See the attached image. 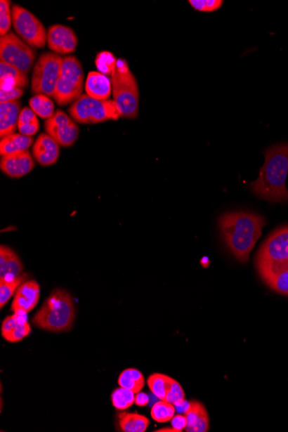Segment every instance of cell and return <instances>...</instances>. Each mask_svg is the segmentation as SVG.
I'll use <instances>...</instances> for the list:
<instances>
[{"label": "cell", "mask_w": 288, "mask_h": 432, "mask_svg": "<svg viewBox=\"0 0 288 432\" xmlns=\"http://www.w3.org/2000/svg\"><path fill=\"white\" fill-rule=\"evenodd\" d=\"M117 384L121 388L131 390L136 394L141 392L145 386V379L141 371L131 367V369H124L120 374Z\"/></svg>", "instance_id": "cell-24"}, {"label": "cell", "mask_w": 288, "mask_h": 432, "mask_svg": "<svg viewBox=\"0 0 288 432\" xmlns=\"http://www.w3.org/2000/svg\"><path fill=\"white\" fill-rule=\"evenodd\" d=\"M75 122L84 124L103 123L117 120L122 114L113 100H100L82 94L68 109Z\"/></svg>", "instance_id": "cell-5"}, {"label": "cell", "mask_w": 288, "mask_h": 432, "mask_svg": "<svg viewBox=\"0 0 288 432\" xmlns=\"http://www.w3.org/2000/svg\"><path fill=\"white\" fill-rule=\"evenodd\" d=\"M46 133L62 147H70L77 141L79 134L78 125L67 113L58 110L51 119L44 122Z\"/></svg>", "instance_id": "cell-11"}, {"label": "cell", "mask_w": 288, "mask_h": 432, "mask_svg": "<svg viewBox=\"0 0 288 432\" xmlns=\"http://www.w3.org/2000/svg\"><path fill=\"white\" fill-rule=\"evenodd\" d=\"M174 379L169 375L155 373L148 378L147 384L150 391L161 400H165L166 394L171 388Z\"/></svg>", "instance_id": "cell-25"}, {"label": "cell", "mask_w": 288, "mask_h": 432, "mask_svg": "<svg viewBox=\"0 0 288 432\" xmlns=\"http://www.w3.org/2000/svg\"><path fill=\"white\" fill-rule=\"evenodd\" d=\"M13 25L18 37L32 48H43L47 43L48 32L35 15L27 9L14 5L11 9Z\"/></svg>", "instance_id": "cell-8"}, {"label": "cell", "mask_w": 288, "mask_h": 432, "mask_svg": "<svg viewBox=\"0 0 288 432\" xmlns=\"http://www.w3.org/2000/svg\"><path fill=\"white\" fill-rule=\"evenodd\" d=\"M27 314L20 310L4 320L1 327L4 339L9 343H18L32 333V328L27 321Z\"/></svg>", "instance_id": "cell-14"}, {"label": "cell", "mask_w": 288, "mask_h": 432, "mask_svg": "<svg viewBox=\"0 0 288 432\" xmlns=\"http://www.w3.org/2000/svg\"><path fill=\"white\" fill-rule=\"evenodd\" d=\"M223 240L238 261H248L249 254L261 236L266 221L257 214L231 211L218 219Z\"/></svg>", "instance_id": "cell-1"}, {"label": "cell", "mask_w": 288, "mask_h": 432, "mask_svg": "<svg viewBox=\"0 0 288 432\" xmlns=\"http://www.w3.org/2000/svg\"><path fill=\"white\" fill-rule=\"evenodd\" d=\"M40 299L39 284L34 280H25L15 294L11 310L13 313H29L36 308Z\"/></svg>", "instance_id": "cell-15"}, {"label": "cell", "mask_w": 288, "mask_h": 432, "mask_svg": "<svg viewBox=\"0 0 288 432\" xmlns=\"http://www.w3.org/2000/svg\"><path fill=\"white\" fill-rule=\"evenodd\" d=\"M189 3L197 11L212 13L221 8L223 2L222 0H190Z\"/></svg>", "instance_id": "cell-35"}, {"label": "cell", "mask_w": 288, "mask_h": 432, "mask_svg": "<svg viewBox=\"0 0 288 432\" xmlns=\"http://www.w3.org/2000/svg\"><path fill=\"white\" fill-rule=\"evenodd\" d=\"M13 25V16H11V1L1 0L0 1V35H7Z\"/></svg>", "instance_id": "cell-33"}, {"label": "cell", "mask_w": 288, "mask_h": 432, "mask_svg": "<svg viewBox=\"0 0 288 432\" xmlns=\"http://www.w3.org/2000/svg\"><path fill=\"white\" fill-rule=\"evenodd\" d=\"M37 116L32 108L25 107L22 110L18 125L20 134L32 138L39 132L40 124Z\"/></svg>", "instance_id": "cell-26"}, {"label": "cell", "mask_w": 288, "mask_h": 432, "mask_svg": "<svg viewBox=\"0 0 288 432\" xmlns=\"http://www.w3.org/2000/svg\"><path fill=\"white\" fill-rule=\"evenodd\" d=\"M288 143L276 144L265 151L258 179L249 184L254 195L271 203L288 202Z\"/></svg>", "instance_id": "cell-2"}, {"label": "cell", "mask_w": 288, "mask_h": 432, "mask_svg": "<svg viewBox=\"0 0 288 432\" xmlns=\"http://www.w3.org/2000/svg\"><path fill=\"white\" fill-rule=\"evenodd\" d=\"M34 140L30 136H26L22 134H13L1 138L0 142V155H11L22 151L28 150L29 148L32 145Z\"/></svg>", "instance_id": "cell-22"}, {"label": "cell", "mask_w": 288, "mask_h": 432, "mask_svg": "<svg viewBox=\"0 0 288 432\" xmlns=\"http://www.w3.org/2000/svg\"><path fill=\"white\" fill-rule=\"evenodd\" d=\"M150 415L155 421L158 423L171 421L174 416L176 415V405L166 402L165 400L158 401L151 408Z\"/></svg>", "instance_id": "cell-29"}, {"label": "cell", "mask_w": 288, "mask_h": 432, "mask_svg": "<svg viewBox=\"0 0 288 432\" xmlns=\"http://www.w3.org/2000/svg\"><path fill=\"white\" fill-rule=\"evenodd\" d=\"M0 93H1V96H0L1 103L18 100L24 96V90L20 87H15V89L8 91L0 90Z\"/></svg>", "instance_id": "cell-36"}, {"label": "cell", "mask_w": 288, "mask_h": 432, "mask_svg": "<svg viewBox=\"0 0 288 432\" xmlns=\"http://www.w3.org/2000/svg\"><path fill=\"white\" fill-rule=\"evenodd\" d=\"M117 59L112 53L102 51L98 53L96 59V65L100 73L105 77H111L117 65Z\"/></svg>", "instance_id": "cell-32"}, {"label": "cell", "mask_w": 288, "mask_h": 432, "mask_svg": "<svg viewBox=\"0 0 288 432\" xmlns=\"http://www.w3.org/2000/svg\"><path fill=\"white\" fill-rule=\"evenodd\" d=\"M75 305L70 293L55 289L36 313L32 324L36 327L51 332H67L75 318Z\"/></svg>", "instance_id": "cell-3"}, {"label": "cell", "mask_w": 288, "mask_h": 432, "mask_svg": "<svg viewBox=\"0 0 288 432\" xmlns=\"http://www.w3.org/2000/svg\"><path fill=\"white\" fill-rule=\"evenodd\" d=\"M172 427L178 431L181 432L185 430L188 426V420L185 415H174L171 419Z\"/></svg>", "instance_id": "cell-37"}, {"label": "cell", "mask_w": 288, "mask_h": 432, "mask_svg": "<svg viewBox=\"0 0 288 432\" xmlns=\"http://www.w3.org/2000/svg\"><path fill=\"white\" fill-rule=\"evenodd\" d=\"M288 263V226L275 230L263 242L256 256V267Z\"/></svg>", "instance_id": "cell-10"}, {"label": "cell", "mask_w": 288, "mask_h": 432, "mask_svg": "<svg viewBox=\"0 0 288 432\" xmlns=\"http://www.w3.org/2000/svg\"><path fill=\"white\" fill-rule=\"evenodd\" d=\"M136 394L124 388H116L112 393V402L117 410L125 411L135 404Z\"/></svg>", "instance_id": "cell-30"}, {"label": "cell", "mask_w": 288, "mask_h": 432, "mask_svg": "<svg viewBox=\"0 0 288 432\" xmlns=\"http://www.w3.org/2000/svg\"><path fill=\"white\" fill-rule=\"evenodd\" d=\"M150 424L147 417L138 412H123L119 414V426L124 432H145Z\"/></svg>", "instance_id": "cell-23"}, {"label": "cell", "mask_w": 288, "mask_h": 432, "mask_svg": "<svg viewBox=\"0 0 288 432\" xmlns=\"http://www.w3.org/2000/svg\"><path fill=\"white\" fill-rule=\"evenodd\" d=\"M158 431V432H164V431H169V432H179L176 429H174V428H164V429H160L158 431Z\"/></svg>", "instance_id": "cell-39"}, {"label": "cell", "mask_w": 288, "mask_h": 432, "mask_svg": "<svg viewBox=\"0 0 288 432\" xmlns=\"http://www.w3.org/2000/svg\"><path fill=\"white\" fill-rule=\"evenodd\" d=\"M22 103L20 100L0 105V136L1 138L15 134L18 125Z\"/></svg>", "instance_id": "cell-20"}, {"label": "cell", "mask_w": 288, "mask_h": 432, "mask_svg": "<svg viewBox=\"0 0 288 432\" xmlns=\"http://www.w3.org/2000/svg\"><path fill=\"white\" fill-rule=\"evenodd\" d=\"M35 168V162L29 150L4 155L0 161L2 172L11 178L27 176Z\"/></svg>", "instance_id": "cell-13"}, {"label": "cell", "mask_w": 288, "mask_h": 432, "mask_svg": "<svg viewBox=\"0 0 288 432\" xmlns=\"http://www.w3.org/2000/svg\"><path fill=\"white\" fill-rule=\"evenodd\" d=\"M24 270L20 257L7 246H0V280L11 282L20 277Z\"/></svg>", "instance_id": "cell-18"}, {"label": "cell", "mask_w": 288, "mask_h": 432, "mask_svg": "<svg viewBox=\"0 0 288 432\" xmlns=\"http://www.w3.org/2000/svg\"><path fill=\"white\" fill-rule=\"evenodd\" d=\"M87 96L100 100H107L112 93L111 78L105 77L100 72H90L86 85Z\"/></svg>", "instance_id": "cell-21"}, {"label": "cell", "mask_w": 288, "mask_h": 432, "mask_svg": "<svg viewBox=\"0 0 288 432\" xmlns=\"http://www.w3.org/2000/svg\"><path fill=\"white\" fill-rule=\"evenodd\" d=\"M32 153L40 165H54L60 157V145L51 136L41 133L33 144Z\"/></svg>", "instance_id": "cell-16"}, {"label": "cell", "mask_w": 288, "mask_h": 432, "mask_svg": "<svg viewBox=\"0 0 288 432\" xmlns=\"http://www.w3.org/2000/svg\"><path fill=\"white\" fill-rule=\"evenodd\" d=\"M0 71H1V75L0 78L9 77L16 81L18 87L20 89H26L29 86L28 75L22 73V71L18 70V68L10 65V64L5 62H0Z\"/></svg>", "instance_id": "cell-31"}, {"label": "cell", "mask_w": 288, "mask_h": 432, "mask_svg": "<svg viewBox=\"0 0 288 432\" xmlns=\"http://www.w3.org/2000/svg\"><path fill=\"white\" fill-rule=\"evenodd\" d=\"M27 275H22L20 277L6 282V280H0V308L3 309L11 298L16 294L18 287L24 283L27 278Z\"/></svg>", "instance_id": "cell-28"}, {"label": "cell", "mask_w": 288, "mask_h": 432, "mask_svg": "<svg viewBox=\"0 0 288 432\" xmlns=\"http://www.w3.org/2000/svg\"><path fill=\"white\" fill-rule=\"evenodd\" d=\"M47 44L55 54L67 55L75 51L78 39L73 29L65 25H55L48 30Z\"/></svg>", "instance_id": "cell-12"}, {"label": "cell", "mask_w": 288, "mask_h": 432, "mask_svg": "<svg viewBox=\"0 0 288 432\" xmlns=\"http://www.w3.org/2000/svg\"><path fill=\"white\" fill-rule=\"evenodd\" d=\"M185 396L183 386L174 379L171 388L169 389L168 394H166L165 401L176 405V407H179V405L184 403Z\"/></svg>", "instance_id": "cell-34"}, {"label": "cell", "mask_w": 288, "mask_h": 432, "mask_svg": "<svg viewBox=\"0 0 288 432\" xmlns=\"http://www.w3.org/2000/svg\"><path fill=\"white\" fill-rule=\"evenodd\" d=\"M150 403V397L145 393H138L135 396V404L138 407H146Z\"/></svg>", "instance_id": "cell-38"}, {"label": "cell", "mask_w": 288, "mask_h": 432, "mask_svg": "<svg viewBox=\"0 0 288 432\" xmlns=\"http://www.w3.org/2000/svg\"><path fill=\"white\" fill-rule=\"evenodd\" d=\"M188 420L187 432H207L210 429L209 415L206 407L199 401L192 400L188 405L185 414Z\"/></svg>", "instance_id": "cell-19"}, {"label": "cell", "mask_w": 288, "mask_h": 432, "mask_svg": "<svg viewBox=\"0 0 288 432\" xmlns=\"http://www.w3.org/2000/svg\"><path fill=\"white\" fill-rule=\"evenodd\" d=\"M36 58L35 49L14 33L9 32L0 39V60L18 68L22 73H30Z\"/></svg>", "instance_id": "cell-9"}, {"label": "cell", "mask_w": 288, "mask_h": 432, "mask_svg": "<svg viewBox=\"0 0 288 432\" xmlns=\"http://www.w3.org/2000/svg\"><path fill=\"white\" fill-rule=\"evenodd\" d=\"M63 58L55 53H44L34 67L32 92L54 98Z\"/></svg>", "instance_id": "cell-7"}, {"label": "cell", "mask_w": 288, "mask_h": 432, "mask_svg": "<svg viewBox=\"0 0 288 432\" xmlns=\"http://www.w3.org/2000/svg\"><path fill=\"white\" fill-rule=\"evenodd\" d=\"M263 282L279 294L288 296V263L257 267Z\"/></svg>", "instance_id": "cell-17"}, {"label": "cell", "mask_w": 288, "mask_h": 432, "mask_svg": "<svg viewBox=\"0 0 288 432\" xmlns=\"http://www.w3.org/2000/svg\"><path fill=\"white\" fill-rule=\"evenodd\" d=\"M84 72L75 56L63 58L54 100L60 106L74 103L82 96Z\"/></svg>", "instance_id": "cell-6"}, {"label": "cell", "mask_w": 288, "mask_h": 432, "mask_svg": "<svg viewBox=\"0 0 288 432\" xmlns=\"http://www.w3.org/2000/svg\"><path fill=\"white\" fill-rule=\"evenodd\" d=\"M113 100L122 117L134 119L138 115L139 89L138 82L131 73L126 60L117 59L111 77Z\"/></svg>", "instance_id": "cell-4"}, {"label": "cell", "mask_w": 288, "mask_h": 432, "mask_svg": "<svg viewBox=\"0 0 288 432\" xmlns=\"http://www.w3.org/2000/svg\"><path fill=\"white\" fill-rule=\"evenodd\" d=\"M32 111L41 119H48L55 114V105L49 97L44 94H37L30 100Z\"/></svg>", "instance_id": "cell-27"}]
</instances>
